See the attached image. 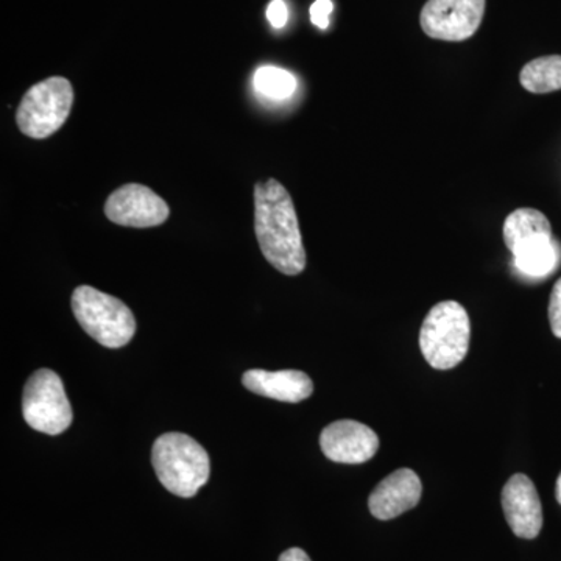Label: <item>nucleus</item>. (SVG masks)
<instances>
[{"instance_id":"7ed1b4c3","label":"nucleus","mask_w":561,"mask_h":561,"mask_svg":"<svg viewBox=\"0 0 561 561\" xmlns=\"http://www.w3.org/2000/svg\"><path fill=\"white\" fill-rule=\"evenodd\" d=\"M471 323L457 301H442L427 313L420 331V348L435 370H451L470 350Z\"/></svg>"},{"instance_id":"f03ea898","label":"nucleus","mask_w":561,"mask_h":561,"mask_svg":"<svg viewBox=\"0 0 561 561\" xmlns=\"http://www.w3.org/2000/svg\"><path fill=\"white\" fill-rule=\"evenodd\" d=\"M151 463L165 490L192 497L209 481V456L201 443L180 432H169L153 443Z\"/></svg>"},{"instance_id":"6ab92c4d","label":"nucleus","mask_w":561,"mask_h":561,"mask_svg":"<svg viewBox=\"0 0 561 561\" xmlns=\"http://www.w3.org/2000/svg\"><path fill=\"white\" fill-rule=\"evenodd\" d=\"M267 20L271 21L272 27L283 28L289 20V10H287L284 0H272L267 7Z\"/></svg>"},{"instance_id":"412c9836","label":"nucleus","mask_w":561,"mask_h":561,"mask_svg":"<svg viewBox=\"0 0 561 561\" xmlns=\"http://www.w3.org/2000/svg\"><path fill=\"white\" fill-rule=\"evenodd\" d=\"M557 501L561 504V474L559 476V481H557Z\"/></svg>"},{"instance_id":"f8f14e48","label":"nucleus","mask_w":561,"mask_h":561,"mask_svg":"<svg viewBox=\"0 0 561 561\" xmlns=\"http://www.w3.org/2000/svg\"><path fill=\"white\" fill-rule=\"evenodd\" d=\"M242 382L260 397L291 404L308 400L313 391L312 379L298 370H249L243 373Z\"/></svg>"},{"instance_id":"9d476101","label":"nucleus","mask_w":561,"mask_h":561,"mask_svg":"<svg viewBox=\"0 0 561 561\" xmlns=\"http://www.w3.org/2000/svg\"><path fill=\"white\" fill-rule=\"evenodd\" d=\"M505 519L516 537L534 540L542 527V507L534 482L526 474L512 476L502 490Z\"/></svg>"},{"instance_id":"423d86ee","label":"nucleus","mask_w":561,"mask_h":561,"mask_svg":"<svg viewBox=\"0 0 561 561\" xmlns=\"http://www.w3.org/2000/svg\"><path fill=\"white\" fill-rule=\"evenodd\" d=\"M22 415L32 430L62 434L72 423V408L60 376L49 368L33 373L22 394Z\"/></svg>"},{"instance_id":"1a4fd4ad","label":"nucleus","mask_w":561,"mask_h":561,"mask_svg":"<svg viewBox=\"0 0 561 561\" xmlns=\"http://www.w3.org/2000/svg\"><path fill=\"white\" fill-rule=\"evenodd\" d=\"M320 448L335 463L360 465L378 453L379 437L359 421H334L321 432Z\"/></svg>"},{"instance_id":"f257e3e1","label":"nucleus","mask_w":561,"mask_h":561,"mask_svg":"<svg viewBox=\"0 0 561 561\" xmlns=\"http://www.w3.org/2000/svg\"><path fill=\"white\" fill-rule=\"evenodd\" d=\"M254 231L262 254L276 271L297 276L306 268L300 224L289 192L276 180L254 186Z\"/></svg>"},{"instance_id":"0eeeda50","label":"nucleus","mask_w":561,"mask_h":561,"mask_svg":"<svg viewBox=\"0 0 561 561\" xmlns=\"http://www.w3.org/2000/svg\"><path fill=\"white\" fill-rule=\"evenodd\" d=\"M483 14L485 0H427L420 22L430 38L459 43L478 32Z\"/></svg>"},{"instance_id":"dca6fc26","label":"nucleus","mask_w":561,"mask_h":561,"mask_svg":"<svg viewBox=\"0 0 561 561\" xmlns=\"http://www.w3.org/2000/svg\"><path fill=\"white\" fill-rule=\"evenodd\" d=\"M254 90L273 101H284L297 91V79L289 70L276 66H262L254 72Z\"/></svg>"},{"instance_id":"6e6552de","label":"nucleus","mask_w":561,"mask_h":561,"mask_svg":"<svg viewBox=\"0 0 561 561\" xmlns=\"http://www.w3.org/2000/svg\"><path fill=\"white\" fill-rule=\"evenodd\" d=\"M105 214L113 224L121 227L153 228L169 219L171 209L150 187L131 183L110 195Z\"/></svg>"},{"instance_id":"39448f33","label":"nucleus","mask_w":561,"mask_h":561,"mask_svg":"<svg viewBox=\"0 0 561 561\" xmlns=\"http://www.w3.org/2000/svg\"><path fill=\"white\" fill-rule=\"evenodd\" d=\"M72 84L65 77H50L27 91L16 111L20 130L33 139H46L60 130L72 110Z\"/></svg>"},{"instance_id":"aec40b11","label":"nucleus","mask_w":561,"mask_h":561,"mask_svg":"<svg viewBox=\"0 0 561 561\" xmlns=\"http://www.w3.org/2000/svg\"><path fill=\"white\" fill-rule=\"evenodd\" d=\"M278 561H312L309 559L308 553L300 548L287 549L286 552L280 553Z\"/></svg>"},{"instance_id":"9b49d317","label":"nucleus","mask_w":561,"mask_h":561,"mask_svg":"<svg viewBox=\"0 0 561 561\" xmlns=\"http://www.w3.org/2000/svg\"><path fill=\"white\" fill-rule=\"evenodd\" d=\"M421 493H423V485L419 474L409 468H402L391 472L381 483H378L370 494L368 507L375 518L389 522L416 507Z\"/></svg>"},{"instance_id":"4468645a","label":"nucleus","mask_w":561,"mask_h":561,"mask_svg":"<svg viewBox=\"0 0 561 561\" xmlns=\"http://www.w3.org/2000/svg\"><path fill=\"white\" fill-rule=\"evenodd\" d=\"M524 90L534 94H548L561 90V55L535 58L519 73Z\"/></svg>"},{"instance_id":"2eb2a0df","label":"nucleus","mask_w":561,"mask_h":561,"mask_svg":"<svg viewBox=\"0 0 561 561\" xmlns=\"http://www.w3.org/2000/svg\"><path fill=\"white\" fill-rule=\"evenodd\" d=\"M560 260V243L552 239L551 242L524 251L523 254L515 257V265L524 275L541 278V276L551 275L556 268H559Z\"/></svg>"},{"instance_id":"f3484780","label":"nucleus","mask_w":561,"mask_h":561,"mask_svg":"<svg viewBox=\"0 0 561 561\" xmlns=\"http://www.w3.org/2000/svg\"><path fill=\"white\" fill-rule=\"evenodd\" d=\"M549 321L553 335L561 339V278L557 280L551 294V301H549Z\"/></svg>"},{"instance_id":"20e7f679","label":"nucleus","mask_w":561,"mask_h":561,"mask_svg":"<svg viewBox=\"0 0 561 561\" xmlns=\"http://www.w3.org/2000/svg\"><path fill=\"white\" fill-rule=\"evenodd\" d=\"M72 311L88 334L106 348H122L136 332L131 309L119 298L80 286L72 294Z\"/></svg>"},{"instance_id":"ddd939ff","label":"nucleus","mask_w":561,"mask_h":561,"mask_svg":"<svg viewBox=\"0 0 561 561\" xmlns=\"http://www.w3.org/2000/svg\"><path fill=\"white\" fill-rule=\"evenodd\" d=\"M552 227L541 210L519 208L504 221V242L513 257L552 241Z\"/></svg>"},{"instance_id":"a211bd4d","label":"nucleus","mask_w":561,"mask_h":561,"mask_svg":"<svg viewBox=\"0 0 561 561\" xmlns=\"http://www.w3.org/2000/svg\"><path fill=\"white\" fill-rule=\"evenodd\" d=\"M334 10L332 0H316L311 7V21L316 27L327 31L330 27V16Z\"/></svg>"}]
</instances>
